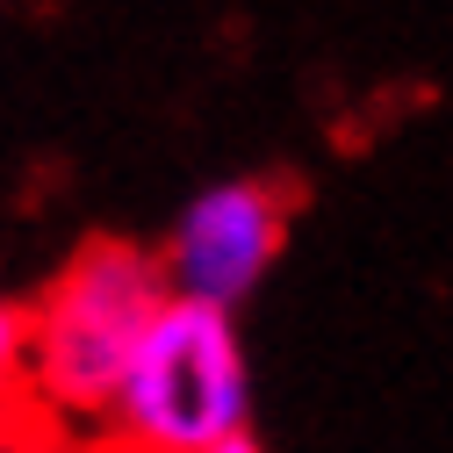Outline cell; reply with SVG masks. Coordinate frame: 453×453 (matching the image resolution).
<instances>
[{"label": "cell", "mask_w": 453, "mask_h": 453, "mask_svg": "<svg viewBox=\"0 0 453 453\" xmlns=\"http://www.w3.org/2000/svg\"><path fill=\"white\" fill-rule=\"evenodd\" d=\"M158 310H165V273L151 252H137L123 238L80 245L73 266L43 288V303L22 310L29 403L50 425L108 418V403H116V388H123Z\"/></svg>", "instance_id": "1"}, {"label": "cell", "mask_w": 453, "mask_h": 453, "mask_svg": "<svg viewBox=\"0 0 453 453\" xmlns=\"http://www.w3.org/2000/svg\"><path fill=\"white\" fill-rule=\"evenodd\" d=\"M101 453H216L245 432V353L231 310L165 296L144 346L108 403Z\"/></svg>", "instance_id": "2"}, {"label": "cell", "mask_w": 453, "mask_h": 453, "mask_svg": "<svg viewBox=\"0 0 453 453\" xmlns=\"http://www.w3.org/2000/svg\"><path fill=\"white\" fill-rule=\"evenodd\" d=\"M288 209H296L288 180H223V188H209L180 216L173 245H165V259H158L165 296L231 310L273 266L280 238H288Z\"/></svg>", "instance_id": "3"}, {"label": "cell", "mask_w": 453, "mask_h": 453, "mask_svg": "<svg viewBox=\"0 0 453 453\" xmlns=\"http://www.w3.org/2000/svg\"><path fill=\"white\" fill-rule=\"evenodd\" d=\"M50 432V418L29 403V381H22V310L0 303V446H8V432Z\"/></svg>", "instance_id": "4"}, {"label": "cell", "mask_w": 453, "mask_h": 453, "mask_svg": "<svg viewBox=\"0 0 453 453\" xmlns=\"http://www.w3.org/2000/svg\"><path fill=\"white\" fill-rule=\"evenodd\" d=\"M216 453H259V446H252V439H245V432H238V439H223V446H216Z\"/></svg>", "instance_id": "5"}]
</instances>
